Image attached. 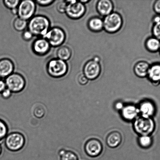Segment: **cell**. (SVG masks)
Listing matches in <instances>:
<instances>
[{
  "label": "cell",
  "instance_id": "1",
  "mask_svg": "<svg viewBox=\"0 0 160 160\" xmlns=\"http://www.w3.org/2000/svg\"><path fill=\"white\" fill-rule=\"evenodd\" d=\"M50 22L46 17L42 15H37L33 17L28 24V30L33 35L42 36L46 34L49 30Z\"/></svg>",
  "mask_w": 160,
  "mask_h": 160
},
{
  "label": "cell",
  "instance_id": "2",
  "mask_svg": "<svg viewBox=\"0 0 160 160\" xmlns=\"http://www.w3.org/2000/svg\"><path fill=\"white\" fill-rule=\"evenodd\" d=\"M155 123L152 118L139 116L133 122L135 132L139 136H150L155 129Z\"/></svg>",
  "mask_w": 160,
  "mask_h": 160
},
{
  "label": "cell",
  "instance_id": "3",
  "mask_svg": "<svg viewBox=\"0 0 160 160\" xmlns=\"http://www.w3.org/2000/svg\"><path fill=\"white\" fill-rule=\"evenodd\" d=\"M26 138L22 133L13 132L8 134L5 138V145L9 151L16 152L20 151L24 147Z\"/></svg>",
  "mask_w": 160,
  "mask_h": 160
},
{
  "label": "cell",
  "instance_id": "4",
  "mask_svg": "<svg viewBox=\"0 0 160 160\" xmlns=\"http://www.w3.org/2000/svg\"><path fill=\"white\" fill-rule=\"evenodd\" d=\"M103 29L109 33H114L122 28L123 20L121 16L116 12H112L105 17L103 20Z\"/></svg>",
  "mask_w": 160,
  "mask_h": 160
},
{
  "label": "cell",
  "instance_id": "5",
  "mask_svg": "<svg viewBox=\"0 0 160 160\" xmlns=\"http://www.w3.org/2000/svg\"><path fill=\"white\" fill-rule=\"evenodd\" d=\"M47 72L52 77L59 78L65 76L68 71V66L65 61L59 59H51L47 66Z\"/></svg>",
  "mask_w": 160,
  "mask_h": 160
},
{
  "label": "cell",
  "instance_id": "6",
  "mask_svg": "<svg viewBox=\"0 0 160 160\" xmlns=\"http://www.w3.org/2000/svg\"><path fill=\"white\" fill-rule=\"evenodd\" d=\"M6 88L12 93H18L21 92L26 86V81L21 75L17 73H12L6 78L5 82Z\"/></svg>",
  "mask_w": 160,
  "mask_h": 160
},
{
  "label": "cell",
  "instance_id": "7",
  "mask_svg": "<svg viewBox=\"0 0 160 160\" xmlns=\"http://www.w3.org/2000/svg\"><path fill=\"white\" fill-rule=\"evenodd\" d=\"M42 38L48 41L51 46L56 47L60 46L65 40L66 35L63 30L58 27L49 29Z\"/></svg>",
  "mask_w": 160,
  "mask_h": 160
},
{
  "label": "cell",
  "instance_id": "8",
  "mask_svg": "<svg viewBox=\"0 0 160 160\" xmlns=\"http://www.w3.org/2000/svg\"><path fill=\"white\" fill-rule=\"evenodd\" d=\"M67 5L65 13L67 16L73 19H78L85 14L86 8L80 1H66Z\"/></svg>",
  "mask_w": 160,
  "mask_h": 160
},
{
  "label": "cell",
  "instance_id": "9",
  "mask_svg": "<svg viewBox=\"0 0 160 160\" xmlns=\"http://www.w3.org/2000/svg\"><path fill=\"white\" fill-rule=\"evenodd\" d=\"M18 17L27 20L32 18L36 10V4L31 0L20 2L18 6Z\"/></svg>",
  "mask_w": 160,
  "mask_h": 160
},
{
  "label": "cell",
  "instance_id": "10",
  "mask_svg": "<svg viewBox=\"0 0 160 160\" xmlns=\"http://www.w3.org/2000/svg\"><path fill=\"white\" fill-rule=\"evenodd\" d=\"M84 150L88 156L96 158L101 154L103 150L101 142L96 138H91L88 140L84 145Z\"/></svg>",
  "mask_w": 160,
  "mask_h": 160
},
{
  "label": "cell",
  "instance_id": "11",
  "mask_svg": "<svg viewBox=\"0 0 160 160\" xmlns=\"http://www.w3.org/2000/svg\"><path fill=\"white\" fill-rule=\"evenodd\" d=\"M101 72V66L100 62L92 59L88 61L85 65L84 74L89 80L97 79Z\"/></svg>",
  "mask_w": 160,
  "mask_h": 160
},
{
  "label": "cell",
  "instance_id": "12",
  "mask_svg": "<svg viewBox=\"0 0 160 160\" xmlns=\"http://www.w3.org/2000/svg\"><path fill=\"white\" fill-rule=\"evenodd\" d=\"M137 107L139 114L142 117L152 118L156 112V106L150 100H142L139 103Z\"/></svg>",
  "mask_w": 160,
  "mask_h": 160
},
{
  "label": "cell",
  "instance_id": "13",
  "mask_svg": "<svg viewBox=\"0 0 160 160\" xmlns=\"http://www.w3.org/2000/svg\"><path fill=\"white\" fill-rule=\"evenodd\" d=\"M121 112L122 118L128 122L134 121L139 114L137 106L131 104L125 105Z\"/></svg>",
  "mask_w": 160,
  "mask_h": 160
},
{
  "label": "cell",
  "instance_id": "14",
  "mask_svg": "<svg viewBox=\"0 0 160 160\" xmlns=\"http://www.w3.org/2000/svg\"><path fill=\"white\" fill-rule=\"evenodd\" d=\"M51 45L46 39L42 38L37 39L33 44V49L35 54L44 55L49 51Z\"/></svg>",
  "mask_w": 160,
  "mask_h": 160
},
{
  "label": "cell",
  "instance_id": "15",
  "mask_svg": "<svg viewBox=\"0 0 160 160\" xmlns=\"http://www.w3.org/2000/svg\"><path fill=\"white\" fill-rule=\"evenodd\" d=\"M96 8L100 15L106 17L112 12L113 3L110 0H100L97 3Z\"/></svg>",
  "mask_w": 160,
  "mask_h": 160
},
{
  "label": "cell",
  "instance_id": "16",
  "mask_svg": "<svg viewBox=\"0 0 160 160\" xmlns=\"http://www.w3.org/2000/svg\"><path fill=\"white\" fill-rule=\"evenodd\" d=\"M13 62L8 59L0 60V77L5 78L12 74L14 70Z\"/></svg>",
  "mask_w": 160,
  "mask_h": 160
},
{
  "label": "cell",
  "instance_id": "17",
  "mask_svg": "<svg viewBox=\"0 0 160 160\" xmlns=\"http://www.w3.org/2000/svg\"><path fill=\"white\" fill-rule=\"evenodd\" d=\"M122 141L121 134L117 131H114L109 133L106 138V145L111 148H116L120 145Z\"/></svg>",
  "mask_w": 160,
  "mask_h": 160
},
{
  "label": "cell",
  "instance_id": "18",
  "mask_svg": "<svg viewBox=\"0 0 160 160\" xmlns=\"http://www.w3.org/2000/svg\"><path fill=\"white\" fill-rule=\"evenodd\" d=\"M149 79L155 84L160 83V63H155L150 66L148 75Z\"/></svg>",
  "mask_w": 160,
  "mask_h": 160
},
{
  "label": "cell",
  "instance_id": "19",
  "mask_svg": "<svg viewBox=\"0 0 160 160\" xmlns=\"http://www.w3.org/2000/svg\"><path fill=\"white\" fill-rule=\"evenodd\" d=\"M150 65L148 62L141 61L137 62L135 65L134 71L136 76L139 78H143L147 76Z\"/></svg>",
  "mask_w": 160,
  "mask_h": 160
},
{
  "label": "cell",
  "instance_id": "20",
  "mask_svg": "<svg viewBox=\"0 0 160 160\" xmlns=\"http://www.w3.org/2000/svg\"><path fill=\"white\" fill-rule=\"evenodd\" d=\"M88 26L91 31L95 32H100L103 29V20L99 17H93L89 20Z\"/></svg>",
  "mask_w": 160,
  "mask_h": 160
},
{
  "label": "cell",
  "instance_id": "21",
  "mask_svg": "<svg viewBox=\"0 0 160 160\" xmlns=\"http://www.w3.org/2000/svg\"><path fill=\"white\" fill-rule=\"evenodd\" d=\"M146 47L148 51L154 52L159 51L160 41L154 37L147 39L145 43Z\"/></svg>",
  "mask_w": 160,
  "mask_h": 160
},
{
  "label": "cell",
  "instance_id": "22",
  "mask_svg": "<svg viewBox=\"0 0 160 160\" xmlns=\"http://www.w3.org/2000/svg\"><path fill=\"white\" fill-rule=\"evenodd\" d=\"M59 160H79L77 155L71 150L62 148L58 152Z\"/></svg>",
  "mask_w": 160,
  "mask_h": 160
},
{
  "label": "cell",
  "instance_id": "23",
  "mask_svg": "<svg viewBox=\"0 0 160 160\" xmlns=\"http://www.w3.org/2000/svg\"><path fill=\"white\" fill-rule=\"evenodd\" d=\"M72 51L68 47L63 46L59 48L57 52L58 59L65 61L69 60L71 57Z\"/></svg>",
  "mask_w": 160,
  "mask_h": 160
},
{
  "label": "cell",
  "instance_id": "24",
  "mask_svg": "<svg viewBox=\"0 0 160 160\" xmlns=\"http://www.w3.org/2000/svg\"><path fill=\"white\" fill-rule=\"evenodd\" d=\"M138 142L141 148L147 149L151 147L152 144V138L150 136H139Z\"/></svg>",
  "mask_w": 160,
  "mask_h": 160
},
{
  "label": "cell",
  "instance_id": "25",
  "mask_svg": "<svg viewBox=\"0 0 160 160\" xmlns=\"http://www.w3.org/2000/svg\"><path fill=\"white\" fill-rule=\"evenodd\" d=\"M28 26L27 21L18 17L13 22V27L16 30L22 31L26 29Z\"/></svg>",
  "mask_w": 160,
  "mask_h": 160
},
{
  "label": "cell",
  "instance_id": "26",
  "mask_svg": "<svg viewBox=\"0 0 160 160\" xmlns=\"http://www.w3.org/2000/svg\"><path fill=\"white\" fill-rule=\"evenodd\" d=\"M8 132V125L4 121L0 119V140L6 137Z\"/></svg>",
  "mask_w": 160,
  "mask_h": 160
},
{
  "label": "cell",
  "instance_id": "27",
  "mask_svg": "<svg viewBox=\"0 0 160 160\" xmlns=\"http://www.w3.org/2000/svg\"><path fill=\"white\" fill-rule=\"evenodd\" d=\"M20 2V1L18 0H5L4 1L5 6L11 9L17 8Z\"/></svg>",
  "mask_w": 160,
  "mask_h": 160
},
{
  "label": "cell",
  "instance_id": "28",
  "mask_svg": "<svg viewBox=\"0 0 160 160\" xmlns=\"http://www.w3.org/2000/svg\"><path fill=\"white\" fill-rule=\"evenodd\" d=\"M152 33L153 37L160 41V22L153 25Z\"/></svg>",
  "mask_w": 160,
  "mask_h": 160
},
{
  "label": "cell",
  "instance_id": "29",
  "mask_svg": "<svg viewBox=\"0 0 160 160\" xmlns=\"http://www.w3.org/2000/svg\"><path fill=\"white\" fill-rule=\"evenodd\" d=\"M67 3L66 1H62L58 3L56 6V9L60 13L65 12L67 6Z\"/></svg>",
  "mask_w": 160,
  "mask_h": 160
},
{
  "label": "cell",
  "instance_id": "30",
  "mask_svg": "<svg viewBox=\"0 0 160 160\" xmlns=\"http://www.w3.org/2000/svg\"><path fill=\"white\" fill-rule=\"evenodd\" d=\"M12 92L7 88H6L1 93L2 97L5 99L10 98L12 95Z\"/></svg>",
  "mask_w": 160,
  "mask_h": 160
},
{
  "label": "cell",
  "instance_id": "31",
  "mask_svg": "<svg viewBox=\"0 0 160 160\" xmlns=\"http://www.w3.org/2000/svg\"><path fill=\"white\" fill-rule=\"evenodd\" d=\"M89 79L84 74L80 75L78 78V82L81 85H85L88 82Z\"/></svg>",
  "mask_w": 160,
  "mask_h": 160
},
{
  "label": "cell",
  "instance_id": "32",
  "mask_svg": "<svg viewBox=\"0 0 160 160\" xmlns=\"http://www.w3.org/2000/svg\"><path fill=\"white\" fill-rule=\"evenodd\" d=\"M34 35L29 30L25 31L23 32L22 37L25 41H29L32 39Z\"/></svg>",
  "mask_w": 160,
  "mask_h": 160
},
{
  "label": "cell",
  "instance_id": "33",
  "mask_svg": "<svg viewBox=\"0 0 160 160\" xmlns=\"http://www.w3.org/2000/svg\"><path fill=\"white\" fill-rule=\"evenodd\" d=\"M153 9L158 15H160V0L155 2L153 5Z\"/></svg>",
  "mask_w": 160,
  "mask_h": 160
},
{
  "label": "cell",
  "instance_id": "34",
  "mask_svg": "<svg viewBox=\"0 0 160 160\" xmlns=\"http://www.w3.org/2000/svg\"><path fill=\"white\" fill-rule=\"evenodd\" d=\"M124 106L125 105L122 102L117 101L114 104V108L116 110L121 111Z\"/></svg>",
  "mask_w": 160,
  "mask_h": 160
},
{
  "label": "cell",
  "instance_id": "35",
  "mask_svg": "<svg viewBox=\"0 0 160 160\" xmlns=\"http://www.w3.org/2000/svg\"><path fill=\"white\" fill-rule=\"evenodd\" d=\"M54 1L53 0H49V1H36V2L40 5L42 6H47L49 5Z\"/></svg>",
  "mask_w": 160,
  "mask_h": 160
},
{
  "label": "cell",
  "instance_id": "36",
  "mask_svg": "<svg viewBox=\"0 0 160 160\" xmlns=\"http://www.w3.org/2000/svg\"><path fill=\"white\" fill-rule=\"evenodd\" d=\"M6 88L5 82L0 80V93L3 92Z\"/></svg>",
  "mask_w": 160,
  "mask_h": 160
},
{
  "label": "cell",
  "instance_id": "37",
  "mask_svg": "<svg viewBox=\"0 0 160 160\" xmlns=\"http://www.w3.org/2000/svg\"><path fill=\"white\" fill-rule=\"evenodd\" d=\"M153 22L154 24H156L160 22V15H157L155 16L153 18Z\"/></svg>",
  "mask_w": 160,
  "mask_h": 160
},
{
  "label": "cell",
  "instance_id": "38",
  "mask_svg": "<svg viewBox=\"0 0 160 160\" xmlns=\"http://www.w3.org/2000/svg\"><path fill=\"white\" fill-rule=\"evenodd\" d=\"M11 12L14 15H18V8H15L11 9Z\"/></svg>",
  "mask_w": 160,
  "mask_h": 160
},
{
  "label": "cell",
  "instance_id": "39",
  "mask_svg": "<svg viewBox=\"0 0 160 160\" xmlns=\"http://www.w3.org/2000/svg\"><path fill=\"white\" fill-rule=\"evenodd\" d=\"M93 60L95 61V62H100V58L98 57V56H95V57L93 59Z\"/></svg>",
  "mask_w": 160,
  "mask_h": 160
},
{
  "label": "cell",
  "instance_id": "40",
  "mask_svg": "<svg viewBox=\"0 0 160 160\" xmlns=\"http://www.w3.org/2000/svg\"><path fill=\"white\" fill-rule=\"evenodd\" d=\"M81 2V3H83V4H85V3H86L87 2H89V1H80Z\"/></svg>",
  "mask_w": 160,
  "mask_h": 160
},
{
  "label": "cell",
  "instance_id": "41",
  "mask_svg": "<svg viewBox=\"0 0 160 160\" xmlns=\"http://www.w3.org/2000/svg\"><path fill=\"white\" fill-rule=\"evenodd\" d=\"M2 152V148L1 145H0V155H1Z\"/></svg>",
  "mask_w": 160,
  "mask_h": 160
},
{
  "label": "cell",
  "instance_id": "42",
  "mask_svg": "<svg viewBox=\"0 0 160 160\" xmlns=\"http://www.w3.org/2000/svg\"><path fill=\"white\" fill-rule=\"evenodd\" d=\"M159 51H160V49H159Z\"/></svg>",
  "mask_w": 160,
  "mask_h": 160
}]
</instances>
